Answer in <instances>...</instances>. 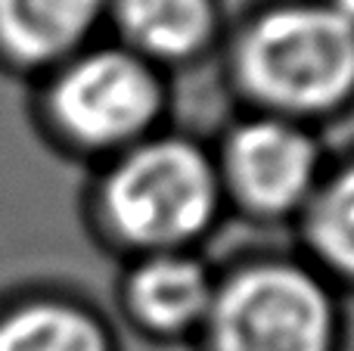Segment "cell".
<instances>
[{"label":"cell","mask_w":354,"mask_h":351,"mask_svg":"<svg viewBox=\"0 0 354 351\" xmlns=\"http://www.w3.org/2000/svg\"><path fill=\"white\" fill-rule=\"evenodd\" d=\"M239 75L261 99L320 109L354 84V22L333 6H283L245 35Z\"/></svg>","instance_id":"3957f363"},{"label":"cell","mask_w":354,"mask_h":351,"mask_svg":"<svg viewBox=\"0 0 354 351\" xmlns=\"http://www.w3.org/2000/svg\"><path fill=\"white\" fill-rule=\"evenodd\" d=\"M109 0H0V72L41 78L84 50Z\"/></svg>","instance_id":"5b68a950"},{"label":"cell","mask_w":354,"mask_h":351,"mask_svg":"<svg viewBox=\"0 0 354 351\" xmlns=\"http://www.w3.org/2000/svg\"><path fill=\"white\" fill-rule=\"evenodd\" d=\"M324 290L295 267H252L212 305L214 351H330Z\"/></svg>","instance_id":"277c9868"},{"label":"cell","mask_w":354,"mask_h":351,"mask_svg":"<svg viewBox=\"0 0 354 351\" xmlns=\"http://www.w3.org/2000/svg\"><path fill=\"white\" fill-rule=\"evenodd\" d=\"M109 16L137 56H183L212 25L208 0H109Z\"/></svg>","instance_id":"9c48e42d"},{"label":"cell","mask_w":354,"mask_h":351,"mask_svg":"<svg viewBox=\"0 0 354 351\" xmlns=\"http://www.w3.org/2000/svg\"><path fill=\"white\" fill-rule=\"evenodd\" d=\"M311 234L330 265L354 274V168L326 187L314 211Z\"/></svg>","instance_id":"30bf717a"},{"label":"cell","mask_w":354,"mask_h":351,"mask_svg":"<svg viewBox=\"0 0 354 351\" xmlns=\"http://www.w3.org/2000/svg\"><path fill=\"white\" fill-rule=\"evenodd\" d=\"M31 118L53 146L118 155L134 146L159 112V84L128 47L87 44L31 81Z\"/></svg>","instance_id":"6da1fadb"},{"label":"cell","mask_w":354,"mask_h":351,"mask_svg":"<svg viewBox=\"0 0 354 351\" xmlns=\"http://www.w3.org/2000/svg\"><path fill=\"white\" fill-rule=\"evenodd\" d=\"M131 314L149 330H183L208 308L212 290L208 277L196 261L180 255L156 252L134 267L124 286Z\"/></svg>","instance_id":"ba28073f"},{"label":"cell","mask_w":354,"mask_h":351,"mask_svg":"<svg viewBox=\"0 0 354 351\" xmlns=\"http://www.w3.org/2000/svg\"><path fill=\"white\" fill-rule=\"evenodd\" d=\"M333 10L342 12L348 22H354V0H333Z\"/></svg>","instance_id":"8fae6325"},{"label":"cell","mask_w":354,"mask_h":351,"mask_svg":"<svg viewBox=\"0 0 354 351\" xmlns=\"http://www.w3.org/2000/svg\"><path fill=\"white\" fill-rule=\"evenodd\" d=\"M0 351H112L103 321L44 286L0 296Z\"/></svg>","instance_id":"52a82bcc"},{"label":"cell","mask_w":354,"mask_h":351,"mask_svg":"<svg viewBox=\"0 0 354 351\" xmlns=\"http://www.w3.org/2000/svg\"><path fill=\"white\" fill-rule=\"evenodd\" d=\"M97 218L122 246L165 252L189 240L214 211V174L183 140H137L100 178Z\"/></svg>","instance_id":"7a4b0ae2"},{"label":"cell","mask_w":354,"mask_h":351,"mask_svg":"<svg viewBox=\"0 0 354 351\" xmlns=\"http://www.w3.org/2000/svg\"><path fill=\"white\" fill-rule=\"evenodd\" d=\"M239 196L264 211H283L314 180V143L280 122H255L236 131L227 149Z\"/></svg>","instance_id":"8992f818"}]
</instances>
